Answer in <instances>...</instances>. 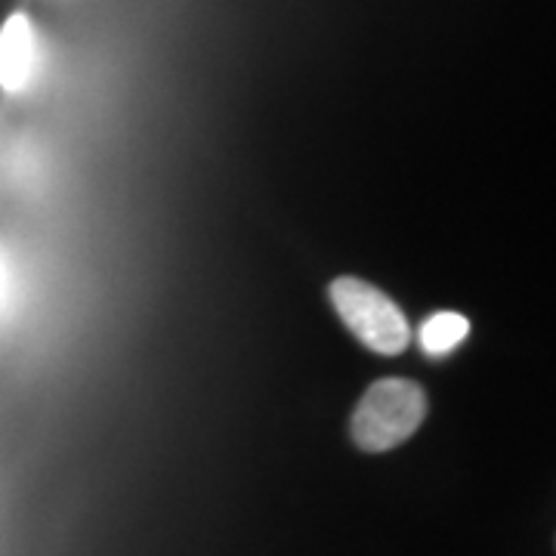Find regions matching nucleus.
Instances as JSON below:
<instances>
[{"label":"nucleus","mask_w":556,"mask_h":556,"mask_svg":"<svg viewBox=\"0 0 556 556\" xmlns=\"http://www.w3.org/2000/svg\"><path fill=\"white\" fill-rule=\"evenodd\" d=\"M38 31L25 13H13L0 28V87L22 93L38 72Z\"/></svg>","instance_id":"3"},{"label":"nucleus","mask_w":556,"mask_h":556,"mask_svg":"<svg viewBox=\"0 0 556 556\" xmlns=\"http://www.w3.org/2000/svg\"><path fill=\"white\" fill-rule=\"evenodd\" d=\"M430 412L427 390L405 378H383L371 383L350 417V437L362 452H393L415 437Z\"/></svg>","instance_id":"1"},{"label":"nucleus","mask_w":556,"mask_h":556,"mask_svg":"<svg viewBox=\"0 0 556 556\" xmlns=\"http://www.w3.org/2000/svg\"><path fill=\"white\" fill-rule=\"evenodd\" d=\"M0 294H3V269H0Z\"/></svg>","instance_id":"5"},{"label":"nucleus","mask_w":556,"mask_h":556,"mask_svg":"<svg viewBox=\"0 0 556 556\" xmlns=\"http://www.w3.org/2000/svg\"><path fill=\"white\" fill-rule=\"evenodd\" d=\"M470 334V321L460 313H437L420 328V346L427 356H448Z\"/></svg>","instance_id":"4"},{"label":"nucleus","mask_w":556,"mask_h":556,"mask_svg":"<svg viewBox=\"0 0 556 556\" xmlns=\"http://www.w3.org/2000/svg\"><path fill=\"white\" fill-rule=\"evenodd\" d=\"M328 298L338 309L340 321L353 331V338L380 356H399L412 343L408 318L378 285L356 276H340L331 281Z\"/></svg>","instance_id":"2"}]
</instances>
